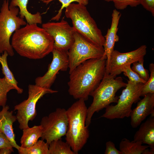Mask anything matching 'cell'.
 I'll return each mask as SVG.
<instances>
[{"mask_svg":"<svg viewBox=\"0 0 154 154\" xmlns=\"http://www.w3.org/2000/svg\"><path fill=\"white\" fill-rule=\"evenodd\" d=\"M29 0H11L10 5L17 7L19 9L20 17L25 18L27 23L41 24L42 17L40 13L37 12L33 14L29 12L27 9V5Z\"/></svg>","mask_w":154,"mask_h":154,"instance_id":"ac0fdd59","label":"cell"},{"mask_svg":"<svg viewBox=\"0 0 154 154\" xmlns=\"http://www.w3.org/2000/svg\"><path fill=\"white\" fill-rule=\"evenodd\" d=\"M85 101L78 99L66 110L68 125L66 142L75 154L82 149L89 136L88 127L86 125L87 108Z\"/></svg>","mask_w":154,"mask_h":154,"instance_id":"3957f363","label":"cell"},{"mask_svg":"<svg viewBox=\"0 0 154 154\" xmlns=\"http://www.w3.org/2000/svg\"><path fill=\"white\" fill-rule=\"evenodd\" d=\"M9 4V0H4L0 10V54L6 51L12 56L14 53L10 43L11 37L14 32L27 23L18 16L19 8Z\"/></svg>","mask_w":154,"mask_h":154,"instance_id":"8992f818","label":"cell"},{"mask_svg":"<svg viewBox=\"0 0 154 154\" xmlns=\"http://www.w3.org/2000/svg\"><path fill=\"white\" fill-rule=\"evenodd\" d=\"M53 38V48L68 52L74 41L75 30L64 19L60 22H48L42 25Z\"/></svg>","mask_w":154,"mask_h":154,"instance_id":"8fae6325","label":"cell"},{"mask_svg":"<svg viewBox=\"0 0 154 154\" xmlns=\"http://www.w3.org/2000/svg\"><path fill=\"white\" fill-rule=\"evenodd\" d=\"M14 151L7 148H3L0 149V154H10Z\"/></svg>","mask_w":154,"mask_h":154,"instance_id":"d6a6232c","label":"cell"},{"mask_svg":"<svg viewBox=\"0 0 154 154\" xmlns=\"http://www.w3.org/2000/svg\"><path fill=\"white\" fill-rule=\"evenodd\" d=\"M121 16V14L119 11L116 9L113 10L112 15L110 27L108 29L106 35L104 36L105 41L103 47L104 50V55L106 57V67L109 64L111 53L114 50L115 43L119 40L117 33Z\"/></svg>","mask_w":154,"mask_h":154,"instance_id":"9a60e30c","label":"cell"},{"mask_svg":"<svg viewBox=\"0 0 154 154\" xmlns=\"http://www.w3.org/2000/svg\"><path fill=\"white\" fill-rule=\"evenodd\" d=\"M104 53L103 47L92 43L75 30L74 41L67 52L69 74L84 61L100 57Z\"/></svg>","mask_w":154,"mask_h":154,"instance_id":"ba28073f","label":"cell"},{"mask_svg":"<svg viewBox=\"0 0 154 154\" xmlns=\"http://www.w3.org/2000/svg\"><path fill=\"white\" fill-rule=\"evenodd\" d=\"M40 0V1H43H43H46V0Z\"/></svg>","mask_w":154,"mask_h":154,"instance_id":"e575fe53","label":"cell"},{"mask_svg":"<svg viewBox=\"0 0 154 154\" xmlns=\"http://www.w3.org/2000/svg\"><path fill=\"white\" fill-rule=\"evenodd\" d=\"M106 56L86 60L69 74L68 92L74 99L87 100L106 72Z\"/></svg>","mask_w":154,"mask_h":154,"instance_id":"7a4b0ae2","label":"cell"},{"mask_svg":"<svg viewBox=\"0 0 154 154\" xmlns=\"http://www.w3.org/2000/svg\"><path fill=\"white\" fill-rule=\"evenodd\" d=\"M3 148L9 149L13 151V147L9 140L4 134L0 132V149Z\"/></svg>","mask_w":154,"mask_h":154,"instance_id":"f546056e","label":"cell"},{"mask_svg":"<svg viewBox=\"0 0 154 154\" xmlns=\"http://www.w3.org/2000/svg\"><path fill=\"white\" fill-rule=\"evenodd\" d=\"M133 141L147 144L154 149V116H151L141 124L134 134Z\"/></svg>","mask_w":154,"mask_h":154,"instance_id":"e0dca14e","label":"cell"},{"mask_svg":"<svg viewBox=\"0 0 154 154\" xmlns=\"http://www.w3.org/2000/svg\"><path fill=\"white\" fill-rule=\"evenodd\" d=\"M142 144L140 141H131L126 138H123L120 143L119 149L123 154H143L149 146Z\"/></svg>","mask_w":154,"mask_h":154,"instance_id":"ffe728a7","label":"cell"},{"mask_svg":"<svg viewBox=\"0 0 154 154\" xmlns=\"http://www.w3.org/2000/svg\"><path fill=\"white\" fill-rule=\"evenodd\" d=\"M58 92L36 85L29 84L28 98L15 105L14 108V110L17 111L16 117L19 124V128L22 130L29 127V121H33L37 116L36 105L40 99L46 94L54 93Z\"/></svg>","mask_w":154,"mask_h":154,"instance_id":"9c48e42d","label":"cell"},{"mask_svg":"<svg viewBox=\"0 0 154 154\" xmlns=\"http://www.w3.org/2000/svg\"><path fill=\"white\" fill-rule=\"evenodd\" d=\"M67 52L53 48L52 52L53 58L48 70L42 76L35 80V85L40 87L50 89L59 71H66L68 68Z\"/></svg>","mask_w":154,"mask_h":154,"instance_id":"4fadbf2b","label":"cell"},{"mask_svg":"<svg viewBox=\"0 0 154 154\" xmlns=\"http://www.w3.org/2000/svg\"><path fill=\"white\" fill-rule=\"evenodd\" d=\"M106 146L105 154H123L121 151L116 149L114 143L112 141L107 142Z\"/></svg>","mask_w":154,"mask_h":154,"instance_id":"4dcf8cb0","label":"cell"},{"mask_svg":"<svg viewBox=\"0 0 154 154\" xmlns=\"http://www.w3.org/2000/svg\"><path fill=\"white\" fill-rule=\"evenodd\" d=\"M154 116V93H149L144 96L137 103L130 113V124L136 128L148 116Z\"/></svg>","mask_w":154,"mask_h":154,"instance_id":"5bb4252c","label":"cell"},{"mask_svg":"<svg viewBox=\"0 0 154 154\" xmlns=\"http://www.w3.org/2000/svg\"><path fill=\"white\" fill-rule=\"evenodd\" d=\"M48 149L49 154H75L69 145L61 139L51 141Z\"/></svg>","mask_w":154,"mask_h":154,"instance_id":"603a6c76","label":"cell"},{"mask_svg":"<svg viewBox=\"0 0 154 154\" xmlns=\"http://www.w3.org/2000/svg\"><path fill=\"white\" fill-rule=\"evenodd\" d=\"M86 6L72 3L65 8V15L71 20L75 31L92 43L103 47L104 36Z\"/></svg>","mask_w":154,"mask_h":154,"instance_id":"277c9868","label":"cell"},{"mask_svg":"<svg viewBox=\"0 0 154 154\" xmlns=\"http://www.w3.org/2000/svg\"><path fill=\"white\" fill-rule=\"evenodd\" d=\"M140 4L154 16V0H140Z\"/></svg>","mask_w":154,"mask_h":154,"instance_id":"1f68e13d","label":"cell"},{"mask_svg":"<svg viewBox=\"0 0 154 154\" xmlns=\"http://www.w3.org/2000/svg\"><path fill=\"white\" fill-rule=\"evenodd\" d=\"M147 47L143 45L131 51L122 53L114 50L111 53L109 64L106 67V73L117 76L122 72L125 66L144 58Z\"/></svg>","mask_w":154,"mask_h":154,"instance_id":"7c38bea8","label":"cell"},{"mask_svg":"<svg viewBox=\"0 0 154 154\" xmlns=\"http://www.w3.org/2000/svg\"><path fill=\"white\" fill-rule=\"evenodd\" d=\"M144 84L128 80L125 88L119 97L117 104L107 106L105 113L100 117L113 119L129 117L133 104L140 100Z\"/></svg>","mask_w":154,"mask_h":154,"instance_id":"52a82bcc","label":"cell"},{"mask_svg":"<svg viewBox=\"0 0 154 154\" xmlns=\"http://www.w3.org/2000/svg\"><path fill=\"white\" fill-rule=\"evenodd\" d=\"M144 58L134 62L132 64L133 66L131 68L141 78L147 82L149 77V75L147 70L145 69L144 67Z\"/></svg>","mask_w":154,"mask_h":154,"instance_id":"4316f807","label":"cell"},{"mask_svg":"<svg viewBox=\"0 0 154 154\" xmlns=\"http://www.w3.org/2000/svg\"><path fill=\"white\" fill-rule=\"evenodd\" d=\"M40 125L42 128V139L49 145L52 141L61 139L65 135L68 127L67 110L58 108L48 116L41 119Z\"/></svg>","mask_w":154,"mask_h":154,"instance_id":"30bf717a","label":"cell"},{"mask_svg":"<svg viewBox=\"0 0 154 154\" xmlns=\"http://www.w3.org/2000/svg\"><path fill=\"white\" fill-rule=\"evenodd\" d=\"M105 1L107 2H110V1H113V0H104Z\"/></svg>","mask_w":154,"mask_h":154,"instance_id":"836d02e7","label":"cell"},{"mask_svg":"<svg viewBox=\"0 0 154 154\" xmlns=\"http://www.w3.org/2000/svg\"><path fill=\"white\" fill-rule=\"evenodd\" d=\"M22 130L23 134L20 139V147L22 148H27L31 147L42 137V128L40 125H35Z\"/></svg>","mask_w":154,"mask_h":154,"instance_id":"d6986e66","label":"cell"},{"mask_svg":"<svg viewBox=\"0 0 154 154\" xmlns=\"http://www.w3.org/2000/svg\"><path fill=\"white\" fill-rule=\"evenodd\" d=\"M13 89H15V88L4 77L0 78V106L3 107L6 105L7 94Z\"/></svg>","mask_w":154,"mask_h":154,"instance_id":"cb8c5ba5","label":"cell"},{"mask_svg":"<svg viewBox=\"0 0 154 154\" xmlns=\"http://www.w3.org/2000/svg\"><path fill=\"white\" fill-rule=\"evenodd\" d=\"M112 1L117 10H123L128 6L136 7L140 4V0H113Z\"/></svg>","mask_w":154,"mask_h":154,"instance_id":"f1b7e54d","label":"cell"},{"mask_svg":"<svg viewBox=\"0 0 154 154\" xmlns=\"http://www.w3.org/2000/svg\"><path fill=\"white\" fill-rule=\"evenodd\" d=\"M9 55L7 51H4L0 55V63L1 65L2 73L6 80L15 88L18 93L21 94L23 90L18 87V83L15 78L14 75L9 69L7 62V57Z\"/></svg>","mask_w":154,"mask_h":154,"instance_id":"44dd1931","label":"cell"},{"mask_svg":"<svg viewBox=\"0 0 154 154\" xmlns=\"http://www.w3.org/2000/svg\"><path fill=\"white\" fill-rule=\"evenodd\" d=\"M55 0H46L43 2L46 5L51 2ZM58 1L62 4V6L60 9L58 11L57 13L51 19V21H58L61 16L63 10L67 7L70 3L74 2H76L78 3H80L87 5L89 3V0H57Z\"/></svg>","mask_w":154,"mask_h":154,"instance_id":"484cf974","label":"cell"},{"mask_svg":"<svg viewBox=\"0 0 154 154\" xmlns=\"http://www.w3.org/2000/svg\"><path fill=\"white\" fill-rule=\"evenodd\" d=\"M150 76L142 88L141 96H144L149 93H154V64L151 63L149 65Z\"/></svg>","mask_w":154,"mask_h":154,"instance_id":"d4e9b609","label":"cell"},{"mask_svg":"<svg viewBox=\"0 0 154 154\" xmlns=\"http://www.w3.org/2000/svg\"><path fill=\"white\" fill-rule=\"evenodd\" d=\"M0 111V132L6 135L9 140L13 147L18 149V145L15 140L13 125L17 120L16 116L13 114L12 111L9 110V108L7 105L2 107Z\"/></svg>","mask_w":154,"mask_h":154,"instance_id":"2e32d148","label":"cell"},{"mask_svg":"<svg viewBox=\"0 0 154 154\" xmlns=\"http://www.w3.org/2000/svg\"><path fill=\"white\" fill-rule=\"evenodd\" d=\"M54 44L53 38L44 29L27 23L14 32L11 42L19 55L33 59L42 58L52 52Z\"/></svg>","mask_w":154,"mask_h":154,"instance_id":"6da1fadb","label":"cell"},{"mask_svg":"<svg viewBox=\"0 0 154 154\" xmlns=\"http://www.w3.org/2000/svg\"><path fill=\"white\" fill-rule=\"evenodd\" d=\"M49 145L44 140H38L32 146L28 148L19 146L17 150L20 154H49Z\"/></svg>","mask_w":154,"mask_h":154,"instance_id":"7402d4cb","label":"cell"},{"mask_svg":"<svg viewBox=\"0 0 154 154\" xmlns=\"http://www.w3.org/2000/svg\"><path fill=\"white\" fill-rule=\"evenodd\" d=\"M127 84L121 77H117L105 72L99 85L91 94L93 101L87 108L86 125L88 127L95 112L106 108L112 103H117L119 97L117 92Z\"/></svg>","mask_w":154,"mask_h":154,"instance_id":"5b68a950","label":"cell"},{"mask_svg":"<svg viewBox=\"0 0 154 154\" xmlns=\"http://www.w3.org/2000/svg\"><path fill=\"white\" fill-rule=\"evenodd\" d=\"M122 72H123L124 75L127 76L129 80L131 82L144 84L146 82L141 78L137 73L132 70L131 67V64L124 66L122 68Z\"/></svg>","mask_w":154,"mask_h":154,"instance_id":"83f0119b","label":"cell"}]
</instances>
